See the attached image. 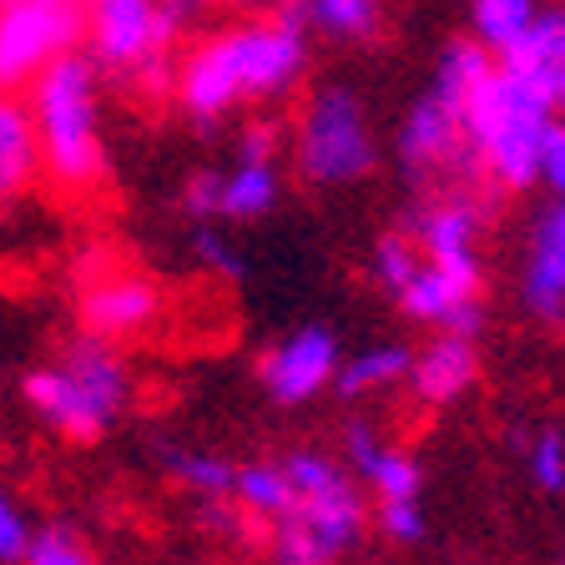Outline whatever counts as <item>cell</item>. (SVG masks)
Here are the masks:
<instances>
[{
	"label": "cell",
	"instance_id": "1",
	"mask_svg": "<svg viewBox=\"0 0 565 565\" xmlns=\"http://www.w3.org/2000/svg\"><path fill=\"white\" fill-rule=\"evenodd\" d=\"M298 71H303L298 15H282V21L237 25L202 41L177 71V96L198 121H217L243 102L288 92Z\"/></svg>",
	"mask_w": 565,
	"mask_h": 565
},
{
	"label": "cell",
	"instance_id": "2",
	"mask_svg": "<svg viewBox=\"0 0 565 565\" xmlns=\"http://www.w3.org/2000/svg\"><path fill=\"white\" fill-rule=\"evenodd\" d=\"M31 127L41 147V177L61 192H92L106 177L102 141V96H96V61L86 51L56 56L31 82Z\"/></svg>",
	"mask_w": 565,
	"mask_h": 565
},
{
	"label": "cell",
	"instance_id": "3",
	"mask_svg": "<svg viewBox=\"0 0 565 565\" xmlns=\"http://www.w3.org/2000/svg\"><path fill=\"white\" fill-rule=\"evenodd\" d=\"M278 465L294 484V510L268 525L273 565H339L369 525L353 475L323 449H294Z\"/></svg>",
	"mask_w": 565,
	"mask_h": 565
},
{
	"label": "cell",
	"instance_id": "4",
	"mask_svg": "<svg viewBox=\"0 0 565 565\" xmlns=\"http://www.w3.org/2000/svg\"><path fill=\"white\" fill-rule=\"evenodd\" d=\"M21 399L51 435L71 439V445H92L111 424L121 419L131 399V369L117 353V343L82 333L76 343L51 359V364L31 369L21 379Z\"/></svg>",
	"mask_w": 565,
	"mask_h": 565
},
{
	"label": "cell",
	"instance_id": "5",
	"mask_svg": "<svg viewBox=\"0 0 565 565\" xmlns=\"http://www.w3.org/2000/svg\"><path fill=\"white\" fill-rule=\"evenodd\" d=\"M551 121L555 106L510 66H490L459 106V127H465L475 167H484L510 192L535 188V152Z\"/></svg>",
	"mask_w": 565,
	"mask_h": 565
},
{
	"label": "cell",
	"instance_id": "6",
	"mask_svg": "<svg viewBox=\"0 0 565 565\" xmlns=\"http://www.w3.org/2000/svg\"><path fill=\"white\" fill-rule=\"evenodd\" d=\"M182 15L167 0H82L86 56L106 71L141 76L147 86L167 82V46Z\"/></svg>",
	"mask_w": 565,
	"mask_h": 565
},
{
	"label": "cell",
	"instance_id": "7",
	"mask_svg": "<svg viewBox=\"0 0 565 565\" xmlns=\"http://www.w3.org/2000/svg\"><path fill=\"white\" fill-rule=\"evenodd\" d=\"M298 167L308 182L339 188V182H359L374 167V137H369L364 106L343 86H323L308 102L303 127H298Z\"/></svg>",
	"mask_w": 565,
	"mask_h": 565
},
{
	"label": "cell",
	"instance_id": "8",
	"mask_svg": "<svg viewBox=\"0 0 565 565\" xmlns=\"http://www.w3.org/2000/svg\"><path fill=\"white\" fill-rule=\"evenodd\" d=\"M82 41V0H0V92L31 86Z\"/></svg>",
	"mask_w": 565,
	"mask_h": 565
},
{
	"label": "cell",
	"instance_id": "9",
	"mask_svg": "<svg viewBox=\"0 0 565 565\" xmlns=\"http://www.w3.org/2000/svg\"><path fill=\"white\" fill-rule=\"evenodd\" d=\"M480 227L484 212L470 198H439L409 217V243L419 247V263H429L459 288L480 294Z\"/></svg>",
	"mask_w": 565,
	"mask_h": 565
},
{
	"label": "cell",
	"instance_id": "10",
	"mask_svg": "<svg viewBox=\"0 0 565 565\" xmlns=\"http://www.w3.org/2000/svg\"><path fill=\"white\" fill-rule=\"evenodd\" d=\"M162 318V288L141 273L127 268H102L92 263V278L82 288V329L92 339H137Z\"/></svg>",
	"mask_w": 565,
	"mask_h": 565
},
{
	"label": "cell",
	"instance_id": "11",
	"mask_svg": "<svg viewBox=\"0 0 565 565\" xmlns=\"http://www.w3.org/2000/svg\"><path fill=\"white\" fill-rule=\"evenodd\" d=\"M339 339H333V329H323V323H308V329L288 333V339L278 343V349L263 359V388H268L278 404H308L318 399L323 388L333 384V369H339Z\"/></svg>",
	"mask_w": 565,
	"mask_h": 565
},
{
	"label": "cell",
	"instance_id": "12",
	"mask_svg": "<svg viewBox=\"0 0 565 565\" xmlns=\"http://www.w3.org/2000/svg\"><path fill=\"white\" fill-rule=\"evenodd\" d=\"M399 157L409 167V177H439L455 172V167H470V147H465V127H459V111L449 102H439L435 92L419 96L404 117L399 131Z\"/></svg>",
	"mask_w": 565,
	"mask_h": 565
},
{
	"label": "cell",
	"instance_id": "13",
	"mask_svg": "<svg viewBox=\"0 0 565 565\" xmlns=\"http://www.w3.org/2000/svg\"><path fill=\"white\" fill-rule=\"evenodd\" d=\"M520 298H525L530 318H541L545 329L565 333V198L530 227Z\"/></svg>",
	"mask_w": 565,
	"mask_h": 565
},
{
	"label": "cell",
	"instance_id": "14",
	"mask_svg": "<svg viewBox=\"0 0 565 565\" xmlns=\"http://www.w3.org/2000/svg\"><path fill=\"white\" fill-rule=\"evenodd\" d=\"M515 76H525L551 106H565V6H541L530 31L500 56Z\"/></svg>",
	"mask_w": 565,
	"mask_h": 565
},
{
	"label": "cell",
	"instance_id": "15",
	"mask_svg": "<svg viewBox=\"0 0 565 565\" xmlns=\"http://www.w3.org/2000/svg\"><path fill=\"white\" fill-rule=\"evenodd\" d=\"M475 379H480V353H475V339H459V333H439L409 364V384L419 404H455L459 394L475 388Z\"/></svg>",
	"mask_w": 565,
	"mask_h": 565
},
{
	"label": "cell",
	"instance_id": "16",
	"mask_svg": "<svg viewBox=\"0 0 565 565\" xmlns=\"http://www.w3.org/2000/svg\"><path fill=\"white\" fill-rule=\"evenodd\" d=\"M41 177V147L21 96L0 92V212L21 202Z\"/></svg>",
	"mask_w": 565,
	"mask_h": 565
},
{
	"label": "cell",
	"instance_id": "17",
	"mask_svg": "<svg viewBox=\"0 0 565 565\" xmlns=\"http://www.w3.org/2000/svg\"><path fill=\"white\" fill-rule=\"evenodd\" d=\"M157 465H162V470L172 475L188 494H198V500H223V494H233V470L237 465H227L223 455H212V449H202V445L157 439Z\"/></svg>",
	"mask_w": 565,
	"mask_h": 565
},
{
	"label": "cell",
	"instance_id": "18",
	"mask_svg": "<svg viewBox=\"0 0 565 565\" xmlns=\"http://www.w3.org/2000/svg\"><path fill=\"white\" fill-rule=\"evenodd\" d=\"M233 500L253 525H273L294 510V484L282 475V465L273 459H253V465H237L233 470Z\"/></svg>",
	"mask_w": 565,
	"mask_h": 565
},
{
	"label": "cell",
	"instance_id": "19",
	"mask_svg": "<svg viewBox=\"0 0 565 565\" xmlns=\"http://www.w3.org/2000/svg\"><path fill=\"white\" fill-rule=\"evenodd\" d=\"M409 364H414V353L404 349V343H374V349L353 353V359H339L333 388H339L343 399H364L374 388H388V384H399V379H409Z\"/></svg>",
	"mask_w": 565,
	"mask_h": 565
},
{
	"label": "cell",
	"instance_id": "20",
	"mask_svg": "<svg viewBox=\"0 0 565 565\" xmlns=\"http://www.w3.org/2000/svg\"><path fill=\"white\" fill-rule=\"evenodd\" d=\"M273 202H278V172H273V162H247V157H237L233 172H217V212H223V217L247 223V217L273 212Z\"/></svg>",
	"mask_w": 565,
	"mask_h": 565
},
{
	"label": "cell",
	"instance_id": "21",
	"mask_svg": "<svg viewBox=\"0 0 565 565\" xmlns=\"http://www.w3.org/2000/svg\"><path fill=\"white\" fill-rule=\"evenodd\" d=\"M353 475H359L379 500H419V490H424L419 459L404 455V449H394V445H379Z\"/></svg>",
	"mask_w": 565,
	"mask_h": 565
},
{
	"label": "cell",
	"instance_id": "22",
	"mask_svg": "<svg viewBox=\"0 0 565 565\" xmlns=\"http://www.w3.org/2000/svg\"><path fill=\"white\" fill-rule=\"evenodd\" d=\"M541 11V0H475V31H480V46L505 56L520 35L530 31Z\"/></svg>",
	"mask_w": 565,
	"mask_h": 565
},
{
	"label": "cell",
	"instance_id": "23",
	"mask_svg": "<svg viewBox=\"0 0 565 565\" xmlns=\"http://www.w3.org/2000/svg\"><path fill=\"white\" fill-rule=\"evenodd\" d=\"M490 66H494V61H490V51H484L480 41H455V46L445 51V61H439L435 96L459 111V106H465V96L475 92V82H480Z\"/></svg>",
	"mask_w": 565,
	"mask_h": 565
},
{
	"label": "cell",
	"instance_id": "24",
	"mask_svg": "<svg viewBox=\"0 0 565 565\" xmlns=\"http://www.w3.org/2000/svg\"><path fill=\"white\" fill-rule=\"evenodd\" d=\"M21 565H96V551L66 525V520H51V525H31V541L21 551Z\"/></svg>",
	"mask_w": 565,
	"mask_h": 565
},
{
	"label": "cell",
	"instance_id": "25",
	"mask_svg": "<svg viewBox=\"0 0 565 565\" xmlns=\"http://www.w3.org/2000/svg\"><path fill=\"white\" fill-rule=\"evenodd\" d=\"M308 21L329 35H369L379 25V0H308Z\"/></svg>",
	"mask_w": 565,
	"mask_h": 565
},
{
	"label": "cell",
	"instance_id": "26",
	"mask_svg": "<svg viewBox=\"0 0 565 565\" xmlns=\"http://www.w3.org/2000/svg\"><path fill=\"white\" fill-rule=\"evenodd\" d=\"M525 465L535 490L561 494L565 490V435L561 429H541L535 439H525Z\"/></svg>",
	"mask_w": 565,
	"mask_h": 565
},
{
	"label": "cell",
	"instance_id": "27",
	"mask_svg": "<svg viewBox=\"0 0 565 565\" xmlns=\"http://www.w3.org/2000/svg\"><path fill=\"white\" fill-rule=\"evenodd\" d=\"M414 268H419V247L409 243V233L379 237V247H374V278L384 282L388 294H399L404 282L414 278Z\"/></svg>",
	"mask_w": 565,
	"mask_h": 565
},
{
	"label": "cell",
	"instance_id": "28",
	"mask_svg": "<svg viewBox=\"0 0 565 565\" xmlns=\"http://www.w3.org/2000/svg\"><path fill=\"white\" fill-rule=\"evenodd\" d=\"M25 541H31V515L15 494L0 490V565H21Z\"/></svg>",
	"mask_w": 565,
	"mask_h": 565
},
{
	"label": "cell",
	"instance_id": "29",
	"mask_svg": "<svg viewBox=\"0 0 565 565\" xmlns=\"http://www.w3.org/2000/svg\"><path fill=\"white\" fill-rule=\"evenodd\" d=\"M379 530L388 541L414 545L424 535V505L419 500H379Z\"/></svg>",
	"mask_w": 565,
	"mask_h": 565
},
{
	"label": "cell",
	"instance_id": "30",
	"mask_svg": "<svg viewBox=\"0 0 565 565\" xmlns=\"http://www.w3.org/2000/svg\"><path fill=\"white\" fill-rule=\"evenodd\" d=\"M535 182L565 198V121H551L541 137V152H535Z\"/></svg>",
	"mask_w": 565,
	"mask_h": 565
},
{
	"label": "cell",
	"instance_id": "31",
	"mask_svg": "<svg viewBox=\"0 0 565 565\" xmlns=\"http://www.w3.org/2000/svg\"><path fill=\"white\" fill-rule=\"evenodd\" d=\"M192 253H198V263H207V268L227 273V278H237V273H243L237 253H233V247H227L217 233H212V227H198V233H192Z\"/></svg>",
	"mask_w": 565,
	"mask_h": 565
},
{
	"label": "cell",
	"instance_id": "32",
	"mask_svg": "<svg viewBox=\"0 0 565 565\" xmlns=\"http://www.w3.org/2000/svg\"><path fill=\"white\" fill-rule=\"evenodd\" d=\"M182 207L192 212V217H212L217 212V172H198L182 188Z\"/></svg>",
	"mask_w": 565,
	"mask_h": 565
},
{
	"label": "cell",
	"instance_id": "33",
	"mask_svg": "<svg viewBox=\"0 0 565 565\" xmlns=\"http://www.w3.org/2000/svg\"><path fill=\"white\" fill-rule=\"evenodd\" d=\"M288 6H294V0H288Z\"/></svg>",
	"mask_w": 565,
	"mask_h": 565
}]
</instances>
